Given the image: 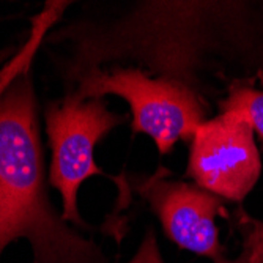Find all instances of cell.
<instances>
[{
  "mask_svg": "<svg viewBox=\"0 0 263 263\" xmlns=\"http://www.w3.org/2000/svg\"><path fill=\"white\" fill-rule=\"evenodd\" d=\"M257 35L245 2L126 0L52 30L47 43L65 46L55 59L65 85L91 69L136 66L203 98L219 60L252 59Z\"/></svg>",
  "mask_w": 263,
  "mask_h": 263,
  "instance_id": "obj_1",
  "label": "cell"
},
{
  "mask_svg": "<svg viewBox=\"0 0 263 263\" xmlns=\"http://www.w3.org/2000/svg\"><path fill=\"white\" fill-rule=\"evenodd\" d=\"M33 52L35 44H27L0 69V257L11 243L26 240L32 263H112L51 200Z\"/></svg>",
  "mask_w": 263,
  "mask_h": 263,
  "instance_id": "obj_2",
  "label": "cell"
},
{
  "mask_svg": "<svg viewBox=\"0 0 263 263\" xmlns=\"http://www.w3.org/2000/svg\"><path fill=\"white\" fill-rule=\"evenodd\" d=\"M65 87V95L81 101L107 95L125 100L133 133L148 136L161 156L169 155L178 142H189L206 120V107L199 95L136 66L91 69Z\"/></svg>",
  "mask_w": 263,
  "mask_h": 263,
  "instance_id": "obj_3",
  "label": "cell"
},
{
  "mask_svg": "<svg viewBox=\"0 0 263 263\" xmlns=\"http://www.w3.org/2000/svg\"><path fill=\"white\" fill-rule=\"evenodd\" d=\"M104 98L74 100L69 95L47 103L44 107L46 134L49 139L51 164L47 171L49 186L62 197L63 219L82 230L90 226L79 213L78 194L81 184L95 175L110 178L120 191V206L129 202V186L125 174L107 175L95 161V148L115 128L126 123V114L107 107Z\"/></svg>",
  "mask_w": 263,
  "mask_h": 263,
  "instance_id": "obj_4",
  "label": "cell"
},
{
  "mask_svg": "<svg viewBox=\"0 0 263 263\" xmlns=\"http://www.w3.org/2000/svg\"><path fill=\"white\" fill-rule=\"evenodd\" d=\"M254 136L249 123L235 112L206 118L189 140L186 177L219 199L245 200L261 175Z\"/></svg>",
  "mask_w": 263,
  "mask_h": 263,
  "instance_id": "obj_5",
  "label": "cell"
},
{
  "mask_svg": "<svg viewBox=\"0 0 263 263\" xmlns=\"http://www.w3.org/2000/svg\"><path fill=\"white\" fill-rule=\"evenodd\" d=\"M128 186L147 202L164 235L180 249L211 261L224 257L216 226L219 216H227L222 199L196 183L172 178L167 167H158L152 175L133 177Z\"/></svg>",
  "mask_w": 263,
  "mask_h": 263,
  "instance_id": "obj_6",
  "label": "cell"
},
{
  "mask_svg": "<svg viewBox=\"0 0 263 263\" xmlns=\"http://www.w3.org/2000/svg\"><path fill=\"white\" fill-rule=\"evenodd\" d=\"M221 112H235L241 115L263 140V91L252 87L233 88L229 97L221 101Z\"/></svg>",
  "mask_w": 263,
  "mask_h": 263,
  "instance_id": "obj_7",
  "label": "cell"
},
{
  "mask_svg": "<svg viewBox=\"0 0 263 263\" xmlns=\"http://www.w3.org/2000/svg\"><path fill=\"white\" fill-rule=\"evenodd\" d=\"M241 235L243 246L240 254L233 258L221 257L213 263H263V222L243 213Z\"/></svg>",
  "mask_w": 263,
  "mask_h": 263,
  "instance_id": "obj_8",
  "label": "cell"
},
{
  "mask_svg": "<svg viewBox=\"0 0 263 263\" xmlns=\"http://www.w3.org/2000/svg\"><path fill=\"white\" fill-rule=\"evenodd\" d=\"M114 263H120V261H114ZM123 263H167L159 248L156 232L152 226L147 227L136 252Z\"/></svg>",
  "mask_w": 263,
  "mask_h": 263,
  "instance_id": "obj_9",
  "label": "cell"
}]
</instances>
